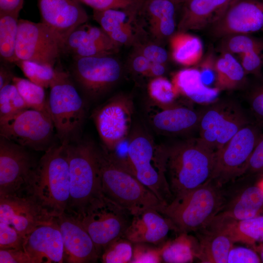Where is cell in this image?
Wrapping results in <instances>:
<instances>
[{"mask_svg":"<svg viewBox=\"0 0 263 263\" xmlns=\"http://www.w3.org/2000/svg\"><path fill=\"white\" fill-rule=\"evenodd\" d=\"M29 109L15 85L8 84L0 89V117Z\"/></svg>","mask_w":263,"mask_h":263,"instance_id":"ab89813d","label":"cell"},{"mask_svg":"<svg viewBox=\"0 0 263 263\" xmlns=\"http://www.w3.org/2000/svg\"><path fill=\"white\" fill-rule=\"evenodd\" d=\"M147 91L152 103L161 106L176 103V100L180 95L171 81L163 76L151 78Z\"/></svg>","mask_w":263,"mask_h":263,"instance_id":"d590c367","label":"cell"},{"mask_svg":"<svg viewBox=\"0 0 263 263\" xmlns=\"http://www.w3.org/2000/svg\"><path fill=\"white\" fill-rule=\"evenodd\" d=\"M260 259L261 262L263 263V248L261 249L260 252Z\"/></svg>","mask_w":263,"mask_h":263,"instance_id":"680465c9","label":"cell"},{"mask_svg":"<svg viewBox=\"0 0 263 263\" xmlns=\"http://www.w3.org/2000/svg\"><path fill=\"white\" fill-rule=\"evenodd\" d=\"M225 202L219 216L234 220H243L259 216L263 208V190L257 183L230 193L225 190Z\"/></svg>","mask_w":263,"mask_h":263,"instance_id":"4316f807","label":"cell"},{"mask_svg":"<svg viewBox=\"0 0 263 263\" xmlns=\"http://www.w3.org/2000/svg\"><path fill=\"white\" fill-rule=\"evenodd\" d=\"M254 121L236 100L218 98L201 109L198 137L216 151Z\"/></svg>","mask_w":263,"mask_h":263,"instance_id":"9c48e42d","label":"cell"},{"mask_svg":"<svg viewBox=\"0 0 263 263\" xmlns=\"http://www.w3.org/2000/svg\"><path fill=\"white\" fill-rule=\"evenodd\" d=\"M74 215L91 237L99 258L110 243L123 236L132 216L130 211L118 206L102 193Z\"/></svg>","mask_w":263,"mask_h":263,"instance_id":"ba28073f","label":"cell"},{"mask_svg":"<svg viewBox=\"0 0 263 263\" xmlns=\"http://www.w3.org/2000/svg\"><path fill=\"white\" fill-rule=\"evenodd\" d=\"M55 220L30 195L0 197V221L13 226L24 238L38 226Z\"/></svg>","mask_w":263,"mask_h":263,"instance_id":"e0dca14e","label":"cell"},{"mask_svg":"<svg viewBox=\"0 0 263 263\" xmlns=\"http://www.w3.org/2000/svg\"><path fill=\"white\" fill-rule=\"evenodd\" d=\"M160 247L162 262L192 263L197 259L198 241L196 237L180 233L174 239L165 242Z\"/></svg>","mask_w":263,"mask_h":263,"instance_id":"d6a6232c","label":"cell"},{"mask_svg":"<svg viewBox=\"0 0 263 263\" xmlns=\"http://www.w3.org/2000/svg\"><path fill=\"white\" fill-rule=\"evenodd\" d=\"M215 87L220 91L244 90L249 81L241 63L231 54L221 52L215 65Z\"/></svg>","mask_w":263,"mask_h":263,"instance_id":"f546056e","label":"cell"},{"mask_svg":"<svg viewBox=\"0 0 263 263\" xmlns=\"http://www.w3.org/2000/svg\"><path fill=\"white\" fill-rule=\"evenodd\" d=\"M23 248L35 263L64 262L63 242L56 218L53 223L39 225L28 234Z\"/></svg>","mask_w":263,"mask_h":263,"instance_id":"7402d4cb","label":"cell"},{"mask_svg":"<svg viewBox=\"0 0 263 263\" xmlns=\"http://www.w3.org/2000/svg\"><path fill=\"white\" fill-rule=\"evenodd\" d=\"M14 75L12 72L6 66L1 64L0 67V89L11 83Z\"/></svg>","mask_w":263,"mask_h":263,"instance_id":"db71d44e","label":"cell"},{"mask_svg":"<svg viewBox=\"0 0 263 263\" xmlns=\"http://www.w3.org/2000/svg\"><path fill=\"white\" fill-rule=\"evenodd\" d=\"M210 29L222 38L263 31V0H234Z\"/></svg>","mask_w":263,"mask_h":263,"instance_id":"2e32d148","label":"cell"},{"mask_svg":"<svg viewBox=\"0 0 263 263\" xmlns=\"http://www.w3.org/2000/svg\"><path fill=\"white\" fill-rule=\"evenodd\" d=\"M149 59L151 62L166 64L168 59L167 51L162 47L155 44H148L139 46L138 53Z\"/></svg>","mask_w":263,"mask_h":263,"instance_id":"681fc988","label":"cell"},{"mask_svg":"<svg viewBox=\"0 0 263 263\" xmlns=\"http://www.w3.org/2000/svg\"><path fill=\"white\" fill-rule=\"evenodd\" d=\"M257 184L263 190V177L259 180Z\"/></svg>","mask_w":263,"mask_h":263,"instance_id":"6f0895ef","label":"cell"},{"mask_svg":"<svg viewBox=\"0 0 263 263\" xmlns=\"http://www.w3.org/2000/svg\"><path fill=\"white\" fill-rule=\"evenodd\" d=\"M234 0H187L183 4L177 26L179 32L210 27L223 15Z\"/></svg>","mask_w":263,"mask_h":263,"instance_id":"d4e9b609","label":"cell"},{"mask_svg":"<svg viewBox=\"0 0 263 263\" xmlns=\"http://www.w3.org/2000/svg\"><path fill=\"white\" fill-rule=\"evenodd\" d=\"M151 62L142 55L138 53L132 62V67L135 73L146 76L150 67Z\"/></svg>","mask_w":263,"mask_h":263,"instance_id":"816d5d0a","label":"cell"},{"mask_svg":"<svg viewBox=\"0 0 263 263\" xmlns=\"http://www.w3.org/2000/svg\"><path fill=\"white\" fill-rule=\"evenodd\" d=\"M174 227L170 220L157 210L149 208L137 211L123 237L133 243L163 244Z\"/></svg>","mask_w":263,"mask_h":263,"instance_id":"603a6c76","label":"cell"},{"mask_svg":"<svg viewBox=\"0 0 263 263\" xmlns=\"http://www.w3.org/2000/svg\"><path fill=\"white\" fill-rule=\"evenodd\" d=\"M171 0L173 1L177 5H178L180 4H183L187 0Z\"/></svg>","mask_w":263,"mask_h":263,"instance_id":"9f6ffc18","label":"cell"},{"mask_svg":"<svg viewBox=\"0 0 263 263\" xmlns=\"http://www.w3.org/2000/svg\"><path fill=\"white\" fill-rule=\"evenodd\" d=\"M70 197L66 212L77 214L101 193L99 148L91 141L80 139L67 147Z\"/></svg>","mask_w":263,"mask_h":263,"instance_id":"52a82bcc","label":"cell"},{"mask_svg":"<svg viewBox=\"0 0 263 263\" xmlns=\"http://www.w3.org/2000/svg\"><path fill=\"white\" fill-rule=\"evenodd\" d=\"M128 139L125 156L112 153L161 201L169 204L173 197L166 174L167 146L156 144L140 125L132 128Z\"/></svg>","mask_w":263,"mask_h":263,"instance_id":"6da1fadb","label":"cell"},{"mask_svg":"<svg viewBox=\"0 0 263 263\" xmlns=\"http://www.w3.org/2000/svg\"><path fill=\"white\" fill-rule=\"evenodd\" d=\"M198 241L197 256L202 263H227L234 243L227 231L215 219L195 232Z\"/></svg>","mask_w":263,"mask_h":263,"instance_id":"484cf974","label":"cell"},{"mask_svg":"<svg viewBox=\"0 0 263 263\" xmlns=\"http://www.w3.org/2000/svg\"><path fill=\"white\" fill-rule=\"evenodd\" d=\"M263 126L254 121L215 151L210 179L224 187L243 176L251 153L263 132Z\"/></svg>","mask_w":263,"mask_h":263,"instance_id":"30bf717a","label":"cell"},{"mask_svg":"<svg viewBox=\"0 0 263 263\" xmlns=\"http://www.w3.org/2000/svg\"><path fill=\"white\" fill-rule=\"evenodd\" d=\"M24 0H0V12L19 14Z\"/></svg>","mask_w":263,"mask_h":263,"instance_id":"f5cc1de1","label":"cell"},{"mask_svg":"<svg viewBox=\"0 0 263 263\" xmlns=\"http://www.w3.org/2000/svg\"><path fill=\"white\" fill-rule=\"evenodd\" d=\"M263 172V132L249 158L243 175Z\"/></svg>","mask_w":263,"mask_h":263,"instance_id":"c3c4849f","label":"cell"},{"mask_svg":"<svg viewBox=\"0 0 263 263\" xmlns=\"http://www.w3.org/2000/svg\"><path fill=\"white\" fill-rule=\"evenodd\" d=\"M173 60L185 66L199 63L203 55V45L199 38L186 32L175 33L169 38Z\"/></svg>","mask_w":263,"mask_h":263,"instance_id":"1f68e13d","label":"cell"},{"mask_svg":"<svg viewBox=\"0 0 263 263\" xmlns=\"http://www.w3.org/2000/svg\"><path fill=\"white\" fill-rule=\"evenodd\" d=\"M63 46L58 36L43 22L19 19L17 61L28 60L54 67Z\"/></svg>","mask_w":263,"mask_h":263,"instance_id":"4fadbf2b","label":"cell"},{"mask_svg":"<svg viewBox=\"0 0 263 263\" xmlns=\"http://www.w3.org/2000/svg\"><path fill=\"white\" fill-rule=\"evenodd\" d=\"M201 114V109L197 111L176 103L168 106L152 103L147 111L151 129L157 133L169 136L198 132Z\"/></svg>","mask_w":263,"mask_h":263,"instance_id":"ac0fdd59","label":"cell"},{"mask_svg":"<svg viewBox=\"0 0 263 263\" xmlns=\"http://www.w3.org/2000/svg\"><path fill=\"white\" fill-rule=\"evenodd\" d=\"M50 89L48 107L60 142L69 144L80 140L87 106L70 74L57 70Z\"/></svg>","mask_w":263,"mask_h":263,"instance_id":"8992f818","label":"cell"},{"mask_svg":"<svg viewBox=\"0 0 263 263\" xmlns=\"http://www.w3.org/2000/svg\"><path fill=\"white\" fill-rule=\"evenodd\" d=\"M54 128L49 114L31 109L0 117V137L37 151L53 145Z\"/></svg>","mask_w":263,"mask_h":263,"instance_id":"8fae6325","label":"cell"},{"mask_svg":"<svg viewBox=\"0 0 263 263\" xmlns=\"http://www.w3.org/2000/svg\"><path fill=\"white\" fill-rule=\"evenodd\" d=\"M133 243L120 237L110 243L102 251L99 259L104 263H131L132 258Z\"/></svg>","mask_w":263,"mask_h":263,"instance_id":"f35d334b","label":"cell"},{"mask_svg":"<svg viewBox=\"0 0 263 263\" xmlns=\"http://www.w3.org/2000/svg\"><path fill=\"white\" fill-rule=\"evenodd\" d=\"M0 263H35L23 248H0Z\"/></svg>","mask_w":263,"mask_h":263,"instance_id":"7dc6e473","label":"cell"},{"mask_svg":"<svg viewBox=\"0 0 263 263\" xmlns=\"http://www.w3.org/2000/svg\"><path fill=\"white\" fill-rule=\"evenodd\" d=\"M171 81L180 95L199 104L206 105L213 102L218 98L221 92L216 87L207 86L200 70L196 68L178 71L173 74Z\"/></svg>","mask_w":263,"mask_h":263,"instance_id":"f1b7e54d","label":"cell"},{"mask_svg":"<svg viewBox=\"0 0 263 263\" xmlns=\"http://www.w3.org/2000/svg\"><path fill=\"white\" fill-rule=\"evenodd\" d=\"M12 83L15 85L29 109L50 114L44 88L29 79L14 76Z\"/></svg>","mask_w":263,"mask_h":263,"instance_id":"e575fe53","label":"cell"},{"mask_svg":"<svg viewBox=\"0 0 263 263\" xmlns=\"http://www.w3.org/2000/svg\"><path fill=\"white\" fill-rule=\"evenodd\" d=\"M241 64L245 73L254 78L263 76V50H254L240 55Z\"/></svg>","mask_w":263,"mask_h":263,"instance_id":"ee69618b","label":"cell"},{"mask_svg":"<svg viewBox=\"0 0 263 263\" xmlns=\"http://www.w3.org/2000/svg\"><path fill=\"white\" fill-rule=\"evenodd\" d=\"M132 263H161V247L150 246L147 243H133Z\"/></svg>","mask_w":263,"mask_h":263,"instance_id":"7bdbcfd3","label":"cell"},{"mask_svg":"<svg viewBox=\"0 0 263 263\" xmlns=\"http://www.w3.org/2000/svg\"><path fill=\"white\" fill-rule=\"evenodd\" d=\"M224 187L209 179L183 196L173 199L160 211L178 234L196 232L207 226L225 202Z\"/></svg>","mask_w":263,"mask_h":263,"instance_id":"5b68a950","label":"cell"},{"mask_svg":"<svg viewBox=\"0 0 263 263\" xmlns=\"http://www.w3.org/2000/svg\"><path fill=\"white\" fill-rule=\"evenodd\" d=\"M24 239L13 226L0 221V248H23Z\"/></svg>","mask_w":263,"mask_h":263,"instance_id":"f6af8a7d","label":"cell"},{"mask_svg":"<svg viewBox=\"0 0 263 263\" xmlns=\"http://www.w3.org/2000/svg\"><path fill=\"white\" fill-rule=\"evenodd\" d=\"M171 0H145L139 13L147 20L149 31L157 41L169 38L176 27V6Z\"/></svg>","mask_w":263,"mask_h":263,"instance_id":"83f0119b","label":"cell"},{"mask_svg":"<svg viewBox=\"0 0 263 263\" xmlns=\"http://www.w3.org/2000/svg\"><path fill=\"white\" fill-rule=\"evenodd\" d=\"M19 15L0 12V56L8 63L17 61L16 48Z\"/></svg>","mask_w":263,"mask_h":263,"instance_id":"836d02e7","label":"cell"},{"mask_svg":"<svg viewBox=\"0 0 263 263\" xmlns=\"http://www.w3.org/2000/svg\"><path fill=\"white\" fill-rule=\"evenodd\" d=\"M214 219L227 231L234 244L263 242V216L234 220L217 215Z\"/></svg>","mask_w":263,"mask_h":263,"instance_id":"4dcf8cb0","label":"cell"},{"mask_svg":"<svg viewBox=\"0 0 263 263\" xmlns=\"http://www.w3.org/2000/svg\"><path fill=\"white\" fill-rule=\"evenodd\" d=\"M139 11L109 9L94 10V19L108 36L118 45H131L138 42L140 29L137 23Z\"/></svg>","mask_w":263,"mask_h":263,"instance_id":"cb8c5ba5","label":"cell"},{"mask_svg":"<svg viewBox=\"0 0 263 263\" xmlns=\"http://www.w3.org/2000/svg\"><path fill=\"white\" fill-rule=\"evenodd\" d=\"M68 144H53L45 151L25 193L55 217L67 211L69 204Z\"/></svg>","mask_w":263,"mask_h":263,"instance_id":"3957f363","label":"cell"},{"mask_svg":"<svg viewBox=\"0 0 263 263\" xmlns=\"http://www.w3.org/2000/svg\"><path fill=\"white\" fill-rule=\"evenodd\" d=\"M141 2L143 3L145 0H139Z\"/></svg>","mask_w":263,"mask_h":263,"instance_id":"91938a15","label":"cell"},{"mask_svg":"<svg viewBox=\"0 0 263 263\" xmlns=\"http://www.w3.org/2000/svg\"><path fill=\"white\" fill-rule=\"evenodd\" d=\"M72 75L85 94L95 100L119 80L122 69L112 55L74 57Z\"/></svg>","mask_w":263,"mask_h":263,"instance_id":"9a60e30c","label":"cell"},{"mask_svg":"<svg viewBox=\"0 0 263 263\" xmlns=\"http://www.w3.org/2000/svg\"><path fill=\"white\" fill-rule=\"evenodd\" d=\"M80 3L79 0H38L41 22L58 36L63 44L74 29L88 20Z\"/></svg>","mask_w":263,"mask_h":263,"instance_id":"ffe728a7","label":"cell"},{"mask_svg":"<svg viewBox=\"0 0 263 263\" xmlns=\"http://www.w3.org/2000/svg\"><path fill=\"white\" fill-rule=\"evenodd\" d=\"M221 52L240 55L254 50H263V40L248 34H236L222 38Z\"/></svg>","mask_w":263,"mask_h":263,"instance_id":"8d00e7d4","label":"cell"},{"mask_svg":"<svg viewBox=\"0 0 263 263\" xmlns=\"http://www.w3.org/2000/svg\"><path fill=\"white\" fill-rule=\"evenodd\" d=\"M55 218L62 237L64 262L95 263L99 259L93 241L75 215L65 212Z\"/></svg>","mask_w":263,"mask_h":263,"instance_id":"d6986e66","label":"cell"},{"mask_svg":"<svg viewBox=\"0 0 263 263\" xmlns=\"http://www.w3.org/2000/svg\"><path fill=\"white\" fill-rule=\"evenodd\" d=\"M94 10L109 9L135 10L139 11L143 3L139 0H79Z\"/></svg>","mask_w":263,"mask_h":263,"instance_id":"b9f144b4","label":"cell"},{"mask_svg":"<svg viewBox=\"0 0 263 263\" xmlns=\"http://www.w3.org/2000/svg\"><path fill=\"white\" fill-rule=\"evenodd\" d=\"M260 257L253 250L242 247L233 246L227 257V263H259Z\"/></svg>","mask_w":263,"mask_h":263,"instance_id":"bcb514c9","label":"cell"},{"mask_svg":"<svg viewBox=\"0 0 263 263\" xmlns=\"http://www.w3.org/2000/svg\"><path fill=\"white\" fill-rule=\"evenodd\" d=\"M166 70V64L151 62L149 71L146 75L151 78L163 76Z\"/></svg>","mask_w":263,"mask_h":263,"instance_id":"11a10c76","label":"cell"},{"mask_svg":"<svg viewBox=\"0 0 263 263\" xmlns=\"http://www.w3.org/2000/svg\"><path fill=\"white\" fill-rule=\"evenodd\" d=\"M15 64L28 79L44 88H50L57 73V70L53 67L33 61L18 60Z\"/></svg>","mask_w":263,"mask_h":263,"instance_id":"74e56055","label":"cell"},{"mask_svg":"<svg viewBox=\"0 0 263 263\" xmlns=\"http://www.w3.org/2000/svg\"><path fill=\"white\" fill-rule=\"evenodd\" d=\"M216 57L213 53L209 52L202 59L200 63V68L199 69L201 73L203 80L204 78L209 77L211 78L210 75H213L215 77V65Z\"/></svg>","mask_w":263,"mask_h":263,"instance_id":"f907efd6","label":"cell"},{"mask_svg":"<svg viewBox=\"0 0 263 263\" xmlns=\"http://www.w3.org/2000/svg\"><path fill=\"white\" fill-rule=\"evenodd\" d=\"M245 98L251 116L258 124L263 127V76L255 78V80L249 83Z\"/></svg>","mask_w":263,"mask_h":263,"instance_id":"60d3db41","label":"cell"},{"mask_svg":"<svg viewBox=\"0 0 263 263\" xmlns=\"http://www.w3.org/2000/svg\"><path fill=\"white\" fill-rule=\"evenodd\" d=\"M133 112V100L125 94L111 97L93 111L91 117L106 150L114 151L128 138Z\"/></svg>","mask_w":263,"mask_h":263,"instance_id":"7c38bea8","label":"cell"},{"mask_svg":"<svg viewBox=\"0 0 263 263\" xmlns=\"http://www.w3.org/2000/svg\"><path fill=\"white\" fill-rule=\"evenodd\" d=\"M215 152L199 137L167 146L166 174L173 199L183 196L210 179Z\"/></svg>","mask_w":263,"mask_h":263,"instance_id":"7a4b0ae2","label":"cell"},{"mask_svg":"<svg viewBox=\"0 0 263 263\" xmlns=\"http://www.w3.org/2000/svg\"><path fill=\"white\" fill-rule=\"evenodd\" d=\"M102 194L132 215L145 208L160 211L166 205L112 153L99 148Z\"/></svg>","mask_w":263,"mask_h":263,"instance_id":"277c9868","label":"cell"},{"mask_svg":"<svg viewBox=\"0 0 263 263\" xmlns=\"http://www.w3.org/2000/svg\"><path fill=\"white\" fill-rule=\"evenodd\" d=\"M100 27L82 24L74 29L65 40L66 49L74 57L112 55L119 49Z\"/></svg>","mask_w":263,"mask_h":263,"instance_id":"44dd1931","label":"cell"},{"mask_svg":"<svg viewBox=\"0 0 263 263\" xmlns=\"http://www.w3.org/2000/svg\"><path fill=\"white\" fill-rule=\"evenodd\" d=\"M27 148L0 138V197L25 193L38 165Z\"/></svg>","mask_w":263,"mask_h":263,"instance_id":"5bb4252c","label":"cell"}]
</instances>
